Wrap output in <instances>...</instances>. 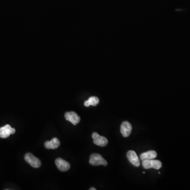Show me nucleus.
I'll use <instances>...</instances> for the list:
<instances>
[{"mask_svg": "<svg viewBox=\"0 0 190 190\" xmlns=\"http://www.w3.org/2000/svg\"><path fill=\"white\" fill-rule=\"evenodd\" d=\"M55 163L57 166L58 169L62 172L68 171L70 168V164L61 158H58L56 159Z\"/></svg>", "mask_w": 190, "mask_h": 190, "instance_id": "obj_8", "label": "nucleus"}, {"mask_svg": "<svg viewBox=\"0 0 190 190\" xmlns=\"http://www.w3.org/2000/svg\"><path fill=\"white\" fill-rule=\"evenodd\" d=\"M132 131V126L128 122L125 121L120 126V132L124 137H127Z\"/></svg>", "mask_w": 190, "mask_h": 190, "instance_id": "obj_5", "label": "nucleus"}, {"mask_svg": "<svg viewBox=\"0 0 190 190\" xmlns=\"http://www.w3.org/2000/svg\"><path fill=\"white\" fill-rule=\"evenodd\" d=\"M65 117L67 120L72 123L74 125H77L80 122V117L75 112H67L65 114Z\"/></svg>", "mask_w": 190, "mask_h": 190, "instance_id": "obj_7", "label": "nucleus"}, {"mask_svg": "<svg viewBox=\"0 0 190 190\" xmlns=\"http://www.w3.org/2000/svg\"><path fill=\"white\" fill-rule=\"evenodd\" d=\"M88 101L89 102L90 105H91L93 106H96L100 103V100L98 99V98L95 96L90 97L88 100Z\"/></svg>", "mask_w": 190, "mask_h": 190, "instance_id": "obj_12", "label": "nucleus"}, {"mask_svg": "<svg viewBox=\"0 0 190 190\" xmlns=\"http://www.w3.org/2000/svg\"><path fill=\"white\" fill-rule=\"evenodd\" d=\"M60 145V143L59 140H58L57 138H53L50 141H45L44 143V146L47 149L54 150L59 147Z\"/></svg>", "mask_w": 190, "mask_h": 190, "instance_id": "obj_10", "label": "nucleus"}, {"mask_svg": "<svg viewBox=\"0 0 190 190\" xmlns=\"http://www.w3.org/2000/svg\"><path fill=\"white\" fill-rule=\"evenodd\" d=\"M142 165L145 169H159L162 168V164L160 160H155L154 159H152V160H143Z\"/></svg>", "mask_w": 190, "mask_h": 190, "instance_id": "obj_2", "label": "nucleus"}, {"mask_svg": "<svg viewBox=\"0 0 190 190\" xmlns=\"http://www.w3.org/2000/svg\"><path fill=\"white\" fill-rule=\"evenodd\" d=\"M16 133V129L11 127L9 125L0 128V137L5 138L8 137L11 134H14Z\"/></svg>", "mask_w": 190, "mask_h": 190, "instance_id": "obj_6", "label": "nucleus"}, {"mask_svg": "<svg viewBox=\"0 0 190 190\" xmlns=\"http://www.w3.org/2000/svg\"><path fill=\"white\" fill-rule=\"evenodd\" d=\"M84 105L86 107H89L90 106V104H89V102L87 100H86V101H85V103H84Z\"/></svg>", "mask_w": 190, "mask_h": 190, "instance_id": "obj_13", "label": "nucleus"}, {"mask_svg": "<svg viewBox=\"0 0 190 190\" xmlns=\"http://www.w3.org/2000/svg\"><path fill=\"white\" fill-rule=\"evenodd\" d=\"M157 153L154 151H150L141 154L140 155V159L142 161L146 160H152L157 157Z\"/></svg>", "mask_w": 190, "mask_h": 190, "instance_id": "obj_11", "label": "nucleus"}, {"mask_svg": "<svg viewBox=\"0 0 190 190\" xmlns=\"http://www.w3.org/2000/svg\"><path fill=\"white\" fill-rule=\"evenodd\" d=\"M127 156L129 162L136 167H139L140 166V160L138 159L137 155L134 151H129L127 153Z\"/></svg>", "mask_w": 190, "mask_h": 190, "instance_id": "obj_9", "label": "nucleus"}, {"mask_svg": "<svg viewBox=\"0 0 190 190\" xmlns=\"http://www.w3.org/2000/svg\"><path fill=\"white\" fill-rule=\"evenodd\" d=\"M90 190H96V188H90L89 189Z\"/></svg>", "mask_w": 190, "mask_h": 190, "instance_id": "obj_14", "label": "nucleus"}, {"mask_svg": "<svg viewBox=\"0 0 190 190\" xmlns=\"http://www.w3.org/2000/svg\"><path fill=\"white\" fill-rule=\"evenodd\" d=\"M89 163L93 166L107 165L106 160L99 154H91L89 160Z\"/></svg>", "mask_w": 190, "mask_h": 190, "instance_id": "obj_1", "label": "nucleus"}, {"mask_svg": "<svg viewBox=\"0 0 190 190\" xmlns=\"http://www.w3.org/2000/svg\"><path fill=\"white\" fill-rule=\"evenodd\" d=\"M92 138L94 140V143L98 146L101 147L106 146L108 144V140L106 138L100 136L98 133H93L92 134Z\"/></svg>", "mask_w": 190, "mask_h": 190, "instance_id": "obj_4", "label": "nucleus"}, {"mask_svg": "<svg viewBox=\"0 0 190 190\" xmlns=\"http://www.w3.org/2000/svg\"><path fill=\"white\" fill-rule=\"evenodd\" d=\"M143 174H145V172H143Z\"/></svg>", "mask_w": 190, "mask_h": 190, "instance_id": "obj_15", "label": "nucleus"}, {"mask_svg": "<svg viewBox=\"0 0 190 190\" xmlns=\"http://www.w3.org/2000/svg\"><path fill=\"white\" fill-rule=\"evenodd\" d=\"M25 160L28 164H30L33 168H40L41 165V162L40 160L35 157L31 153H26L25 156Z\"/></svg>", "mask_w": 190, "mask_h": 190, "instance_id": "obj_3", "label": "nucleus"}]
</instances>
